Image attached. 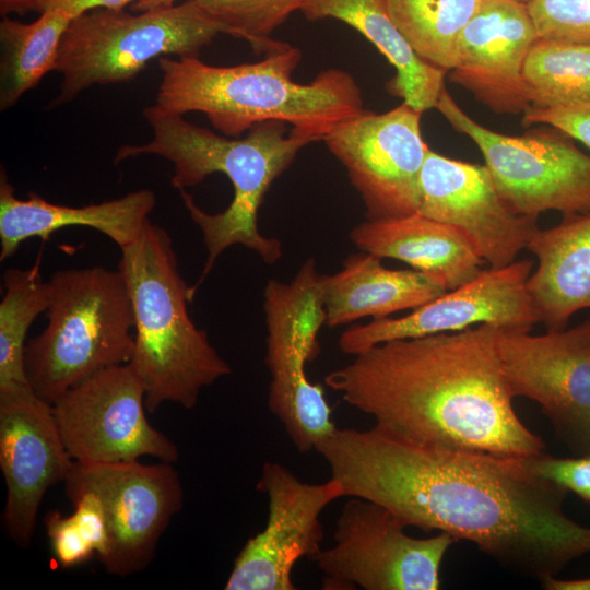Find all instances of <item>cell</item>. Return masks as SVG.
I'll return each mask as SVG.
<instances>
[{
	"mask_svg": "<svg viewBox=\"0 0 590 590\" xmlns=\"http://www.w3.org/2000/svg\"><path fill=\"white\" fill-rule=\"evenodd\" d=\"M316 261L307 259L290 283L270 279L264 288L268 405L300 452L315 450L337 428L323 388L306 364L320 352L317 340L326 312Z\"/></svg>",
	"mask_w": 590,
	"mask_h": 590,
	"instance_id": "cell-8",
	"label": "cell"
},
{
	"mask_svg": "<svg viewBox=\"0 0 590 590\" xmlns=\"http://www.w3.org/2000/svg\"><path fill=\"white\" fill-rule=\"evenodd\" d=\"M52 405L31 386L0 391V467L7 486L2 524L27 547L46 491L63 482L73 464Z\"/></svg>",
	"mask_w": 590,
	"mask_h": 590,
	"instance_id": "cell-17",
	"label": "cell"
},
{
	"mask_svg": "<svg viewBox=\"0 0 590 590\" xmlns=\"http://www.w3.org/2000/svg\"><path fill=\"white\" fill-rule=\"evenodd\" d=\"M334 543L312 559L327 590H437L441 563L456 540L445 532L410 536L386 507L347 497Z\"/></svg>",
	"mask_w": 590,
	"mask_h": 590,
	"instance_id": "cell-10",
	"label": "cell"
},
{
	"mask_svg": "<svg viewBox=\"0 0 590 590\" xmlns=\"http://www.w3.org/2000/svg\"><path fill=\"white\" fill-rule=\"evenodd\" d=\"M153 138L143 144H125L115 163L140 155H157L172 162L170 184L180 191L184 205L200 228L208 251L191 297L231 246L243 245L266 263L282 257L279 239L262 235L258 212L272 182L293 163L316 135L286 122L256 125L244 138L221 137L155 105L144 108ZM193 299V298H192Z\"/></svg>",
	"mask_w": 590,
	"mask_h": 590,
	"instance_id": "cell-3",
	"label": "cell"
},
{
	"mask_svg": "<svg viewBox=\"0 0 590 590\" xmlns=\"http://www.w3.org/2000/svg\"><path fill=\"white\" fill-rule=\"evenodd\" d=\"M220 34L224 26L197 0L135 14L125 9L83 13L61 38L55 71L62 80L52 106L96 84L128 82L153 59L199 57Z\"/></svg>",
	"mask_w": 590,
	"mask_h": 590,
	"instance_id": "cell-7",
	"label": "cell"
},
{
	"mask_svg": "<svg viewBox=\"0 0 590 590\" xmlns=\"http://www.w3.org/2000/svg\"><path fill=\"white\" fill-rule=\"evenodd\" d=\"M533 261L516 260L488 268L470 282L447 291L398 318H378L353 326L339 338V349L355 356L370 347L399 339L427 337L494 323L503 330L531 331L541 322L528 292Z\"/></svg>",
	"mask_w": 590,
	"mask_h": 590,
	"instance_id": "cell-16",
	"label": "cell"
},
{
	"mask_svg": "<svg viewBox=\"0 0 590 590\" xmlns=\"http://www.w3.org/2000/svg\"><path fill=\"white\" fill-rule=\"evenodd\" d=\"M497 342L514 396L538 403L576 456L590 455V316L543 334L500 329Z\"/></svg>",
	"mask_w": 590,
	"mask_h": 590,
	"instance_id": "cell-13",
	"label": "cell"
},
{
	"mask_svg": "<svg viewBox=\"0 0 590 590\" xmlns=\"http://www.w3.org/2000/svg\"><path fill=\"white\" fill-rule=\"evenodd\" d=\"M71 502L75 507L71 515L55 510L45 518L54 558L62 568L83 564L94 555L102 560L109 548L107 520L98 496L83 492Z\"/></svg>",
	"mask_w": 590,
	"mask_h": 590,
	"instance_id": "cell-29",
	"label": "cell"
},
{
	"mask_svg": "<svg viewBox=\"0 0 590 590\" xmlns=\"http://www.w3.org/2000/svg\"><path fill=\"white\" fill-rule=\"evenodd\" d=\"M547 590H590V577L580 579H560L551 577L541 582Z\"/></svg>",
	"mask_w": 590,
	"mask_h": 590,
	"instance_id": "cell-35",
	"label": "cell"
},
{
	"mask_svg": "<svg viewBox=\"0 0 590 590\" xmlns=\"http://www.w3.org/2000/svg\"><path fill=\"white\" fill-rule=\"evenodd\" d=\"M527 249L538 260L527 287L541 322L547 331L565 329L576 312L590 309V212L539 228Z\"/></svg>",
	"mask_w": 590,
	"mask_h": 590,
	"instance_id": "cell-22",
	"label": "cell"
},
{
	"mask_svg": "<svg viewBox=\"0 0 590 590\" xmlns=\"http://www.w3.org/2000/svg\"><path fill=\"white\" fill-rule=\"evenodd\" d=\"M300 12L309 21L330 17L352 26L394 67L389 93L421 113L436 108L446 71L413 51L392 21L387 0H310Z\"/></svg>",
	"mask_w": 590,
	"mask_h": 590,
	"instance_id": "cell-24",
	"label": "cell"
},
{
	"mask_svg": "<svg viewBox=\"0 0 590 590\" xmlns=\"http://www.w3.org/2000/svg\"><path fill=\"white\" fill-rule=\"evenodd\" d=\"M49 283L48 323L25 346V370L34 392L52 405L98 371L130 362L134 317L119 270H59Z\"/></svg>",
	"mask_w": 590,
	"mask_h": 590,
	"instance_id": "cell-6",
	"label": "cell"
},
{
	"mask_svg": "<svg viewBox=\"0 0 590 590\" xmlns=\"http://www.w3.org/2000/svg\"><path fill=\"white\" fill-rule=\"evenodd\" d=\"M316 451L345 497L386 507L405 528L470 542L540 583L590 554V527L564 510L568 492L532 471L529 457L420 442L375 424L337 427Z\"/></svg>",
	"mask_w": 590,
	"mask_h": 590,
	"instance_id": "cell-1",
	"label": "cell"
},
{
	"mask_svg": "<svg viewBox=\"0 0 590 590\" xmlns=\"http://www.w3.org/2000/svg\"><path fill=\"white\" fill-rule=\"evenodd\" d=\"M538 38L527 3L481 0L458 37L450 80L495 113H523L531 106L523 64Z\"/></svg>",
	"mask_w": 590,
	"mask_h": 590,
	"instance_id": "cell-19",
	"label": "cell"
},
{
	"mask_svg": "<svg viewBox=\"0 0 590 590\" xmlns=\"http://www.w3.org/2000/svg\"><path fill=\"white\" fill-rule=\"evenodd\" d=\"M531 105L590 101V44L538 38L523 64Z\"/></svg>",
	"mask_w": 590,
	"mask_h": 590,
	"instance_id": "cell-28",
	"label": "cell"
},
{
	"mask_svg": "<svg viewBox=\"0 0 590 590\" xmlns=\"http://www.w3.org/2000/svg\"><path fill=\"white\" fill-rule=\"evenodd\" d=\"M177 0H143L139 3H135L132 7V10L135 12L153 10L158 8H167L176 4Z\"/></svg>",
	"mask_w": 590,
	"mask_h": 590,
	"instance_id": "cell-36",
	"label": "cell"
},
{
	"mask_svg": "<svg viewBox=\"0 0 590 590\" xmlns=\"http://www.w3.org/2000/svg\"><path fill=\"white\" fill-rule=\"evenodd\" d=\"M421 116L405 102L382 114L364 109L323 138L359 193L366 219L417 212L420 175L429 150Z\"/></svg>",
	"mask_w": 590,
	"mask_h": 590,
	"instance_id": "cell-14",
	"label": "cell"
},
{
	"mask_svg": "<svg viewBox=\"0 0 590 590\" xmlns=\"http://www.w3.org/2000/svg\"><path fill=\"white\" fill-rule=\"evenodd\" d=\"M319 283L329 327L412 310L447 292L414 269H389L365 251L350 255L338 272L320 274Z\"/></svg>",
	"mask_w": 590,
	"mask_h": 590,
	"instance_id": "cell-23",
	"label": "cell"
},
{
	"mask_svg": "<svg viewBox=\"0 0 590 590\" xmlns=\"http://www.w3.org/2000/svg\"><path fill=\"white\" fill-rule=\"evenodd\" d=\"M257 489L268 497L264 529L250 538L237 555L226 590H294L292 571L306 557L322 550L320 517L334 500L345 497L341 483L299 480L288 468L264 462Z\"/></svg>",
	"mask_w": 590,
	"mask_h": 590,
	"instance_id": "cell-15",
	"label": "cell"
},
{
	"mask_svg": "<svg viewBox=\"0 0 590 590\" xmlns=\"http://www.w3.org/2000/svg\"><path fill=\"white\" fill-rule=\"evenodd\" d=\"M417 212L459 229L494 269L516 261L539 229L538 217L519 215L504 202L485 165L430 149L420 175Z\"/></svg>",
	"mask_w": 590,
	"mask_h": 590,
	"instance_id": "cell-18",
	"label": "cell"
},
{
	"mask_svg": "<svg viewBox=\"0 0 590 590\" xmlns=\"http://www.w3.org/2000/svg\"><path fill=\"white\" fill-rule=\"evenodd\" d=\"M63 483L70 500L83 492L98 496L109 531V548L101 562L119 577L146 568L184 503L179 474L169 462L73 461Z\"/></svg>",
	"mask_w": 590,
	"mask_h": 590,
	"instance_id": "cell-11",
	"label": "cell"
},
{
	"mask_svg": "<svg viewBox=\"0 0 590 590\" xmlns=\"http://www.w3.org/2000/svg\"><path fill=\"white\" fill-rule=\"evenodd\" d=\"M522 123L550 126L590 149V101L547 107L531 105L523 111Z\"/></svg>",
	"mask_w": 590,
	"mask_h": 590,
	"instance_id": "cell-33",
	"label": "cell"
},
{
	"mask_svg": "<svg viewBox=\"0 0 590 590\" xmlns=\"http://www.w3.org/2000/svg\"><path fill=\"white\" fill-rule=\"evenodd\" d=\"M517 1H520V2H523V3H528L530 0H517Z\"/></svg>",
	"mask_w": 590,
	"mask_h": 590,
	"instance_id": "cell-38",
	"label": "cell"
},
{
	"mask_svg": "<svg viewBox=\"0 0 590 590\" xmlns=\"http://www.w3.org/2000/svg\"><path fill=\"white\" fill-rule=\"evenodd\" d=\"M481 0H387L396 26L413 51L444 71L453 67L458 37Z\"/></svg>",
	"mask_w": 590,
	"mask_h": 590,
	"instance_id": "cell-27",
	"label": "cell"
},
{
	"mask_svg": "<svg viewBox=\"0 0 590 590\" xmlns=\"http://www.w3.org/2000/svg\"><path fill=\"white\" fill-rule=\"evenodd\" d=\"M500 328L388 341L330 371L326 385L375 425L453 449L528 458L543 439L516 413L498 350Z\"/></svg>",
	"mask_w": 590,
	"mask_h": 590,
	"instance_id": "cell-2",
	"label": "cell"
},
{
	"mask_svg": "<svg viewBox=\"0 0 590 590\" xmlns=\"http://www.w3.org/2000/svg\"><path fill=\"white\" fill-rule=\"evenodd\" d=\"M40 260L28 269L3 273L0 303V391L30 386L25 370L26 333L36 317L50 305L49 280L40 274Z\"/></svg>",
	"mask_w": 590,
	"mask_h": 590,
	"instance_id": "cell-26",
	"label": "cell"
},
{
	"mask_svg": "<svg viewBox=\"0 0 590 590\" xmlns=\"http://www.w3.org/2000/svg\"><path fill=\"white\" fill-rule=\"evenodd\" d=\"M155 203V194L150 189L82 206L51 203L34 192H30L27 199H19L1 168L0 261L13 256L26 239L46 240L56 231L69 226L94 228L123 248L141 234Z\"/></svg>",
	"mask_w": 590,
	"mask_h": 590,
	"instance_id": "cell-20",
	"label": "cell"
},
{
	"mask_svg": "<svg viewBox=\"0 0 590 590\" xmlns=\"http://www.w3.org/2000/svg\"><path fill=\"white\" fill-rule=\"evenodd\" d=\"M350 239L361 251L409 264L446 291L470 282L483 270L484 260L459 229L418 212L366 219L351 229Z\"/></svg>",
	"mask_w": 590,
	"mask_h": 590,
	"instance_id": "cell-21",
	"label": "cell"
},
{
	"mask_svg": "<svg viewBox=\"0 0 590 590\" xmlns=\"http://www.w3.org/2000/svg\"><path fill=\"white\" fill-rule=\"evenodd\" d=\"M63 444L76 462L120 463L143 456L174 463L177 446L148 421L143 386L129 363L108 367L52 404Z\"/></svg>",
	"mask_w": 590,
	"mask_h": 590,
	"instance_id": "cell-12",
	"label": "cell"
},
{
	"mask_svg": "<svg viewBox=\"0 0 590 590\" xmlns=\"http://www.w3.org/2000/svg\"><path fill=\"white\" fill-rule=\"evenodd\" d=\"M143 0H20L12 13L24 14L30 11L42 13L47 10H60L73 19L97 9L121 10L127 5Z\"/></svg>",
	"mask_w": 590,
	"mask_h": 590,
	"instance_id": "cell-34",
	"label": "cell"
},
{
	"mask_svg": "<svg viewBox=\"0 0 590 590\" xmlns=\"http://www.w3.org/2000/svg\"><path fill=\"white\" fill-rule=\"evenodd\" d=\"M119 271L134 317L129 362L139 377L149 412L174 402L192 409L203 388L229 375V364L191 320L190 286L182 279L168 233L149 221L138 238L120 248Z\"/></svg>",
	"mask_w": 590,
	"mask_h": 590,
	"instance_id": "cell-5",
	"label": "cell"
},
{
	"mask_svg": "<svg viewBox=\"0 0 590 590\" xmlns=\"http://www.w3.org/2000/svg\"><path fill=\"white\" fill-rule=\"evenodd\" d=\"M539 38L590 44V0H530Z\"/></svg>",
	"mask_w": 590,
	"mask_h": 590,
	"instance_id": "cell-31",
	"label": "cell"
},
{
	"mask_svg": "<svg viewBox=\"0 0 590 590\" xmlns=\"http://www.w3.org/2000/svg\"><path fill=\"white\" fill-rule=\"evenodd\" d=\"M436 109L482 152L497 192L517 214L538 217L590 212V156L552 128L508 135L477 123L446 87Z\"/></svg>",
	"mask_w": 590,
	"mask_h": 590,
	"instance_id": "cell-9",
	"label": "cell"
},
{
	"mask_svg": "<svg viewBox=\"0 0 590 590\" xmlns=\"http://www.w3.org/2000/svg\"><path fill=\"white\" fill-rule=\"evenodd\" d=\"M302 51L280 42L262 60L231 67L199 57L158 59L162 72L155 106L182 115L203 113L226 137L238 138L256 125L279 120L323 140L335 126L364 110L354 78L340 69L321 71L311 82L292 74Z\"/></svg>",
	"mask_w": 590,
	"mask_h": 590,
	"instance_id": "cell-4",
	"label": "cell"
},
{
	"mask_svg": "<svg viewBox=\"0 0 590 590\" xmlns=\"http://www.w3.org/2000/svg\"><path fill=\"white\" fill-rule=\"evenodd\" d=\"M528 463L536 474L590 504V455L557 458L543 451L528 458Z\"/></svg>",
	"mask_w": 590,
	"mask_h": 590,
	"instance_id": "cell-32",
	"label": "cell"
},
{
	"mask_svg": "<svg viewBox=\"0 0 590 590\" xmlns=\"http://www.w3.org/2000/svg\"><path fill=\"white\" fill-rule=\"evenodd\" d=\"M225 28V34L244 39L257 52H267L280 42L272 32L310 0H197Z\"/></svg>",
	"mask_w": 590,
	"mask_h": 590,
	"instance_id": "cell-30",
	"label": "cell"
},
{
	"mask_svg": "<svg viewBox=\"0 0 590 590\" xmlns=\"http://www.w3.org/2000/svg\"><path fill=\"white\" fill-rule=\"evenodd\" d=\"M73 17L47 10L23 23L4 15L0 22V109L14 106L50 71H55L61 38Z\"/></svg>",
	"mask_w": 590,
	"mask_h": 590,
	"instance_id": "cell-25",
	"label": "cell"
},
{
	"mask_svg": "<svg viewBox=\"0 0 590 590\" xmlns=\"http://www.w3.org/2000/svg\"><path fill=\"white\" fill-rule=\"evenodd\" d=\"M20 0H0V12L1 14L8 15L9 13H12L13 8Z\"/></svg>",
	"mask_w": 590,
	"mask_h": 590,
	"instance_id": "cell-37",
	"label": "cell"
}]
</instances>
